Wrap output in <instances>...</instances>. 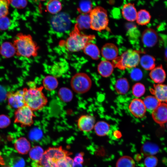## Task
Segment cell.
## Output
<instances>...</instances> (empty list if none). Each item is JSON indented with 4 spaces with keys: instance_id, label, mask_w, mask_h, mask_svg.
Returning a JSON list of instances; mask_svg holds the SVG:
<instances>
[{
    "instance_id": "cell-46",
    "label": "cell",
    "mask_w": 167,
    "mask_h": 167,
    "mask_svg": "<svg viewBox=\"0 0 167 167\" xmlns=\"http://www.w3.org/2000/svg\"><path fill=\"white\" fill-rule=\"evenodd\" d=\"M10 122V119L7 116L4 115H0V128L6 127Z\"/></svg>"
},
{
    "instance_id": "cell-18",
    "label": "cell",
    "mask_w": 167,
    "mask_h": 167,
    "mask_svg": "<svg viewBox=\"0 0 167 167\" xmlns=\"http://www.w3.org/2000/svg\"><path fill=\"white\" fill-rule=\"evenodd\" d=\"M149 76L155 83L161 84L165 80L166 77L165 71L161 65L155 67L151 70Z\"/></svg>"
},
{
    "instance_id": "cell-40",
    "label": "cell",
    "mask_w": 167,
    "mask_h": 167,
    "mask_svg": "<svg viewBox=\"0 0 167 167\" xmlns=\"http://www.w3.org/2000/svg\"><path fill=\"white\" fill-rule=\"evenodd\" d=\"M10 164L11 167H24L25 162L22 158L16 156L11 159Z\"/></svg>"
},
{
    "instance_id": "cell-25",
    "label": "cell",
    "mask_w": 167,
    "mask_h": 167,
    "mask_svg": "<svg viewBox=\"0 0 167 167\" xmlns=\"http://www.w3.org/2000/svg\"><path fill=\"white\" fill-rule=\"evenodd\" d=\"M42 84L44 88L48 91H51L55 90L58 87V82L55 76L48 75L43 79Z\"/></svg>"
},
{
    "instance_id": "cell-53",
    "label": "cell",
    "mask_w": 167,
    "mask_h": 167,
    "mask_svg": "<svg viewBox=\"0 0 167 167\" xmlns=\"http://www.w3.org/2000/svg\"><path fill=\"white\" fill-rule=\"evenodd\" d=\"M166 126H167V123Z\"/></svg>"
},
{
    "instance_id": "cell-49",
    "label": "cell",
    "mask_w": 167,
    "mask_h": 167,
    "mask_svg": "<svg viewBox=\"0 0 167 167\" xmlns=\"http://www.w3.org/2000/svg\"><path fill=\"white\" fill-rule=\"evenodd\" d=\"M0 164L2 165L4 164V160L3 159L1 155V153L0 152Z\"/></svg>"
},
{
    "instance_id": "cell-30",
    "label": "cell",
    "mask_w": 167,
    "mask_h": 167,
    "mask_svg": "<svg viewBox=\"0 0 167 167\" xmlns=\"http://www.w3.org/2000/svg\"><path fill=\"white\" fill-rule=\"evenodd\" d=\"M94 129L96 134L100 136H105L108 133L109 131V126L106 122L100 121L96 123Z\"/></svg>"
},
{
    "instance_id": "cell-12",
    "label": "cell",
    "mask_w": 167,
    "mask_h": 167,
    "mask_svg": "<svg viewBox=\"0 0 167 167\" xmlns=\"http://www.w3.org/2000/svg\"><path fill=\"white\" fill-rule=\"evenodd\" d=\"M141 41L146 47H152L156 44L158 41V36L155 30L152 28H147L143 32Z\"/></svg>"
},
{
    "instance_id": "cell-4",
    "label": "cell",
    "mask_w": 167,
    "mask_h": 167,
    "mask_svg": "<svg viewBox=\"0 0 167 167\" xmlns=\"http://www.w3.org/2000/svg\"><path fill=\"white\" fill-rule=\"evenodd\" d=\"M139 53L138 51L129 49L113 60L114 67L124 70L135 67L139 63Z\"/></svg>"
},
{
    "instance_id": "cell-47",
    "label": "cell",
    "mask_w": 167,
    "mask_h": 167,
    "mask_svg": "<svg viewBox=\"0 0 167 167\" xmlns=\"http://www.w3.org/2000/svg\"><path fill=\"white\" fill-rule=\"evenodd\" d=\"M7 95L4 89L0 86V101L5 99Z\"/></svg>"
},
{
    "instance_id": "cell-7",
    "label": "cell",
    "mask_w": 167,
    "mask_h": 167,
    "mask_svg": "<svg viewBox=\"0 0 167 167\" xmlns=\"http://www.w3.org/2000/svg\"><path fill=\"white\" fill-rule=\"evenodd\" d=\"M35 116L33 111L25 105L15 111L14 122L20 124L22 127L29 126L33 123Z\"/></svg>"
},
{
    "instance_id": "cell-28",
    "label": "cell",
    "mask_w": 167,
    "mask_h": 167,
    "mask_svg": "<svg viewBox=\"0 0 167 167\" xmlns=\"http://www.w3.org/2000/svg\"><path fill=\"white\" fill-rule=\"evenodd\" d=\"M146 109L152 113L161 103L155 96H148L143 101Z\"/></svg>"
},
{
    "instance_id": "cell-50",
    "label": "cell",
    "mask_w": 167,
    "mask_h": 167,
    "mask_svg": "<svg viewBox=\"0 0 167 167\" xmlns=\"http://www.w3.org/2000/svg\"><path fill=\"white\" fill-rule=\"evenodd\" d=\"M165 58L166 61H167V47L166 48L164 54Z\"/></svg>"
},
{
    "instance_id": "cell-21",
    "label": "cell",
    "mask_w": 167,
    "mask_h": 167,
    "mask_svg": "<svg viewBox=\"0 0 167 167\" xmlns=\"http://www.w3.org/2000/svg\"><path fill=\"white\" fill-rule=\"evenodd\" d=\"M16 50L13 44L9 41L3 43L0 46V54L6 58H9L16 54Z\"/></svg>"
},
{
    "instance_id": "cell-38",
    "label": "cell",
    "mask_w": 167,
    "mask_h": 167,
    "mask_svg": "<svg viewBox=\"0 0 167 167\" xmlns=\"http://www.w3.org/2000/svg\"><path fill=\"white\" fill-rule=\"evenodd\" d=\"M73 160L68 156L58 160L56 163L57 167H73Z\"/></svg>"
},
{
    "instance_id": "cell-44",
    "label": "cell",
    "mask_w": 167,
    "mask_h": 167,
    "mask_svg": "<svg viewBox=\"0 0 167 167\" xmlns=\"http://www.w3.org/2000/svg\"><path fill=\"white\" fill-rule=\"evenodd\" d=\"M27 0H11L10 4L17 9H23L27 5Z\"/></svg>"
},
{
    "instance_id": "cell-17",
    "label": "cell",
    "mask_w": 167,
    "mask_h": 167,
    "mask_svg": "<svg viewBox=\"0 0 167 167\" xmlns=\"http://www.w3.org/2000/svg\"><path fill=\"white\" fill-rule=\"evenodd\" d=\"M122 13L126 20L130 22L136 20L137 12L134 3H128L124 4L122 10Z\"/></svg>"
},
{
    "instance_id": "cell-19",
    "label": "cell",
    "mask_w": 167,
    "mask_h": 167,
    "mask_svg": "<svg viewBox=\"0 0 167 167\" xmlns=\"http://www.w3.org/2000/svg\"><path fill=\"white\" fill-rule=\"evenodd\" d=\"M114 67L109 61L104 60L101 61L97 66L98 73L102 76L107 77L111 75L113 71Z\"/></svg>"
},
{
    "instance_id": "cell-48",
    "label": "cell",
    "mask_w": 167,
    "mask_h": 167,
    "mask_svg": "<svg viewBox=\"0 0 167 167\" xmlns=\"http://www.w3.org/2000/svg\"><path fill=\"white\" fill-rule=\"evenodd\" d=\"M135 159L137 161H139L141 159V156L140 154H137L135 156Z\"/></svg>"
},
{
    "instance_id": "cell-36",
    "label": "cell",
    "mask_w": 167,
    "mask_h": 167,
    "mask_svg": "<svg viewBox=\"0 0 167 167\" xmlns=\"http://www.w3.org/2000/svg\"><path fill=\"white\" fill-rule=\"evenodd\" d=\"M92 4L89 0H82L79 3L78 10L81 14H88L92 10Z\"/></svg>"
},
{
    "instance_id": "cell-13",
    "label": "cell",
    "mask_w": 167,
    "mask_h": 167,
    "mask_svg": "<svg viewBox=\"0 0 167 167\" xmlns=\"http://www.w3.org/2000/svg\"><path fill=\"white\" fill-rule=\"evenodd\" d=\"M71 154V152L63 149L62 147H49L44 152L43 155L56 163L58 160Z\"/></svg>"
},
{
    "instance_id": "cell-22",
    "label": "cell",
    "mask_w": 167,
    "mask_h": 167,
    "mask_svg": "<svg viewBox=\"0 0 167 167\" xmlns=\"http://www.w3.org/2000/svg\"><path fill=\"white\" fill-rule=\"evenodd\" d=\"M159 150L158 146L152 142H147L142 146L141 152L144 156H148L157 154Z\"/></svg>"
},
{
    "instance_id": "cell-43",
    "label": "cell",
    "mask_w": 167,
    "mask_h": 167,
    "mask_svg": "<svg viewBox=\"0 0 167 167\" xmlns=\"http://www.w3.org/2000/svg\"><path fill=\"white\" fill-rule=\"evenodd\" d=\"M158 159L153 156H147L144 161L146 167H155L158 163Z\"/></svg>"
},
{
    "instance_id": "cell-1",
    "label": "cell",
    "mask_w": 167,
    "mask_h": 167,
    "mask_svg": "<svg viewBox=\"0 0 167 167\" xmlns=\"http://www.w3.org/2000/svg\"><path fill=\"white\" fill-rule=\"evenodd\" d=\"M13 44L18 56L29 58L37 55L39 47L29 34L18 33Z\"/></svg>"
},
{
    "instance_id": "cell-31",
    "label": "cell",
    "mask_w": 167,
    "mask_h": 167,
    "mask_svg": "<svg viewBox=\"0 0 167 167\" xmlns=\"http://www.w3.org/2000/svg\"><path fill=\"white\" fill-rule=\"evenodd\" d=\"M46 7L49 13L56 14L61 11L62 5L58 0H49L47 3Z\"/></svg>"
},
{
    "instance_id": "cell-52",
    "label": "cell",
    "mask_w": 167,
    "mask_h": 167,
    "mask_svg": "<svg viewBox=\"0 0 167 167\" xmlns=\"http://www.w3.org/2000/svg\"><path fill=\"white\" fill-rule=\"evenodd\" d=\"M9 167L7 166H4V167Z\"/></svg>"
},
{
    "instance_id": "cell-6",
    "label": "cell",
    "mask_w": 167,
    "mask_h": 167,
    "mask_svg": "<svg viewBox=\"0 0 167 167\" xmlns=\"http://www.w3.org/2000/svg\"><path fill=\"white\" fill-rule=\"evenodd\" d=\"M70 85L73 90L78 94H83L88 92L92 85V80L86 74L79 72L72 77Z\"/></svg>"
},
{
    "instance_id": "cell-41",
    "label": "cell",
    "mask_w": 167,
    "mask_h": 167,
    "mask_svg": "<svg viewBox=\"0 0 167 167\" xmlns=\"http://www.w3.org/2000/svg\"><path fill=\"white\" fill-rule=\"evenodd\" d=\"M130 76L132 79L134 81H139L143 77V72L140 69L135 67L131 71Z\"/></svg>"
},
{
    "instance_id": "cell-33",
    "label": "cell",
    "mask_w": 167,
    "mask_h": 167,
    "mask_svg": "<svg viewBox=\"0 0 167 167\" xmlns=\"http://www.w3.org/2000/svg\"><path fill=\"white\" fill-rule=\"evenodd\" d=\"M58 94L61 100L66 102L71 101L73 97L72 91L66 87L61 88L58 90Z\"/></svg>"
},
{
    "instance_id": "cell-16",
    "label": "cell",
    "mask_w": 167,
    "mask_h": 167,
    "mask_svg": "<svg viewBox=\"0 0 167 167\" xmlns=\"http://www.w3.org/2000/svg\"><path fill=\"white\" fill-rule=\"evenodd\" d=\"M150 91L160 101L167 104V85L161 84H154V88Z\"/></svg>"
},
{
    "instance_id": "cell-27",
    "label": "cell",
    "mask_w": 167,
    "mask_h": 167,
    "mask_svg": "<svg viewBox=\"0 0 167 167\" xmlns=\"http://www.w3.org/2000/svg\"><path fill=\"white\" fill-rule=\"evenodd\" d=\"M151 15L149 12L145 9H141L137 12L136 22L141 25H144L149 23Z\"/></svg>"
},
{
    "instance_id": "cell-15",
    "label": "cell",
    "mask_w": 167,
    "mask_h": 167,
    "mask_svg": "<svg viewBox=\"0 0 167 167\" xmlns=\"http://www.w3.org/2000/svg\"><path fill=\"white\" fill-rule=\"evenodd\" d=\"M118 49L117 46L112 43L105 44L101 49L102 56L106 60H113L118 57Z\"/></svg>"
},
{
    "instance_id": "cell-51",
    "label": "cell",
    "mask_w": 167,
    "mask_h": 167,
    "mask_svg": "<svg viewBox=\"0 0 167 167\" xmlns=\"http://www.w3.org/2000/svg\"><path fill=\"white\" fill-rule=\"evenodd\" d=\"M40 0L41 1H46V0Z\"/></svg>"
},
{
    "instance_id": "cell-32",
    "label": "cell",
    "mask_w": 167,
    "mask_h": 167,
    "mask_svg": "<svg viewBox=\"0 0 167 167\" xmlns=\"http://www.w3.org/2000/svg\"><path fill=\"white\" fill-rule=\"evenodd\" d=\"M44 152L43 149L40 146H36L31 148L29 151L30 158L35 162L39 161L42 157Z\"/></svg>"
},
{
    "instance_id": "cell-5",
    "label": "cell",
    "mask_w": 167,
    "mask_h": 167,
    "mask_svg": "<svg viewBox=\"0 0 167 167\" xmlns=\"http://www.w3.org/2000/svg\"><path fill=\"white\" fill-rule=\"evenodd\" d=\"M89 13L91 29L100 32L107 28L109 19L107 11L105 9L97 6L92 9Z\"/></svg>"
},
{
    "instance_id": "cell-45",
    "label": "cell",
    "mask_w": 167,
    "mask_h": 167,
    "mask_svg": "<svg viewBox=\"0 0 167 167\" xmlns=\"http://www.w3.org/2000/svg\"><path fill=\"white\" fill-rule=\"evenodd\" d=\"M83 152L78 153L74 158L73 162V167H81L84 162Z\"/></svg>"
},
{
    "instance_id": "cell-20",
    "label": "cell",
    "mask_w": 167,
    "mask_h": 167,
    "mask_svg": "<svg viewBox=\"0 0 167 167\" xmlns=\"http://www.w3.org/2000/svg\"><path fill=\"white\" fill-rule=\"evenodd\" d=\"M14 146L15 149L19 153L25 154L30 150L31 145L29 141L26 138L21 137L16 140Z\"/></svg>"
},
{
    "instance_id": "cell-8",
    "label": "cell",
    "mask_w": 167,
    "mask_h": 167,
    "mask_svg": "<svg viewBox=\"0 0 167 167\" xmlns=\"http://www.w3.org/2000/svg\"><path fill=\"white\" fill-rule=\"evenodd\" d=\"M51 21L53 28L58 31L67 30L70 25V20L69 16L63 13L58 14L54 16Z\"/></svg>"
},
{
    "instance_id": "cell-2",
    "label": "cell",
    "mask_w": 167,
    "mask_h": 167,
    "mask_svg": "<svg viewBox=\"0 0 167 167\" xmlns=\"http://www.w3.org/2000/svg\"><path fill=\"white\" fill-rule=\"evenodd\" d=\"M43 86L23 89L25 105L33 111L42 109L47 104L48 99L44 94Z\"/></svg>"
},
{
    "instance_id": "cell-37",
    "label": "cell",
    "mask_w": 167,
    "mask_h": 167,
    "mask_svg": "<svg viewBox=\"0 0 167 167\" xmlns=\"http://www.w3.org/2000/svg\"><path fill=\"white\" fill-rule=\"evenodd\" d=\"M145 86L141 83H136L132 87V93L134 96L137 97H139L142 96L145 93Z\"/></svg>"
},
{
    "instance_id": "cell-10",
    "label": "cell",
    "mask_w": 167,
    "mask_h": 167,
    "mask_svg": "<svg viewBox=\"0 0 167 167\" xmlns=\"http://www.w3.org/2000/svg\"><path fill=\"white\" fill-rule=\"evenodd\" d=\"M130 111L135 117L141 118L145 115L146 109L143 101L139 98L133 99L129 106Z\"/></svg>"
},
{
    "instance_id": "cell-11",
    "label": "cell",
    "mask_w": 167,
    "mask_h": 167,
    "mask_svg": "<svg viewBox=\"0 0 167 167\" xmlns=\"http://www.w3.org/2000/svg\"><path fill=\"white\" fill-rule=\"evenodd\" d=\"M155 122L161 126L167 122V104L161 103L152 113Z\"/></svg>"
},
{
    "instance_id": "cell-29",
    "label": "cell",
    "mask_w": 167,
    "mask_h": 167,
    "mask_svg": "<svg viewBox=\"0 0 167 167\" xmlns=\"http://www.w3.org/2000/svg\"><path fill=\"white\" fill-rule=\"evenodd\" d=\"M129 88V83L126 79L122 78L117 80L115 84V89L118 93L125 94L128 91Z\"/></svg>"
},
{
    "instance_id": "cell-3",
    "label": "cell",
    "mask_w": 167,
    "mask_h": 167,
    "mask_svg": "<svg viewBox=\"0 0 167 167\" xmlns=\"http://www.w3.org/2000/svg\"><path fill=\"white\" fill-rule=\"evenodd\" d=\"M95 38L94 35L81 33L79 30L75 26L74 29L65 41V47L70 52L79 51L83 50L86 45Z\"/></svg>"
},
{
    "instance_id": "cell-24",
    "label": "cell",
    "mask_w": 167,
    "mask_h": 167,
    "mask_svg": "<svg viewBox=\"0 0 167 167\" xmlns=\"http://www.w3.org/2000/svg\"><path fill=\"white\" fill-rule=\"evenodd\" d=\"M84 53L92 59L97 60L100 58V52L97 46L91 42L88 43L83 49Z\"/></svg>"
},
{
    "instance_id": "cell-23",
    "label": "cell",
    "mask_w": 167,
    "mask_h": 167,
    "mask_svg": "<svg viewBox=\"0 0 167 167\" xmlns=\"http://www.w3.org/2000/svg\"><path fill=\"white\" fill-rule=\"evenodd\" d=\"M155 58L149 54H144L140 58L139 63L141 66L147 71L151 70L155 67Z\"/></svg>"
},
{
    "instance_id": "cell-26",
    "label": "cell",
    "mask_w": 167,
    "mask_h": 167,
    "mask_svg": "<svg viewBox=\"0 0 167 167\" xmlns=\"http://www.w3.org/2000/svg\"><path fill=\"white\" fill-rule=\"evenodd\" d=\"M75 27L79 29H87L90 28V20L89 15L81 14L76 19Z\"/></svg>"
},
{
    "instance_id": "cell-34",
    "label": "cell",
    "mask_w": 167,
    "mask_h": 167,
    "mask_svg": "<svg viewBox=\"0 0 167 167\" xmlns=\"http://www.w3.org/2000/svg\"><path fill=\"white\" fill-rule=\"evenodd\" d=\"M135 162L134 160L128 156H123L117 161L116 167H135Z\"/></svg>"
},
{
    "instance_id": "cell-42",
    "label": "cell",
    "mask_w": 167,
    "mask_h": 167,
    "mask_svg": "<svg viewBox=\"0 0 167 167\" xmlns=\"http://www.w3.org/2000/svg\"><path fill=\"white\" fill-rule=\"evenodd\" d=\"M11 24L10 19L6 16L0 18V30H7L10 28Z\"/></svg>"
},
{
    "instance_id": "cell-14",
    "label": "cell",
    "mask_w": 167,
    "mask_h": 167,
    "mask_svg": "<svg viewBox=\"0 0 167 167\" xmlns=\"http://www.w3.org/2000/svg\"><path fill=\"white\" fill-rule=\"evenodd\" d=\"M95 122V119L93 116L88 115H84L78 118L77 126L80 131L89 132L94 128Z\"/></svg>"
},
{
    "instance_id": "cell-39",
    "label": "cell",
    "mask_w": 167,
    "mask_h": 167,
    "mask_svg": "<svg viewBox=\"0 0 167 167\" xmlns=\"http://www.w3.org/2000/svg\"><path fill=\"white\" fill-rule=\"evenodd\" d=\"M11 0H0V18L7 16Z\"/></svg>"
},
{
    "instance_id": "cell-9",
    "label": "cell",
    "mask_w": 167,
    "mask_h": 167,
    "mask_svg": "<svg viewBox=\"0 0 167 167\" xmlns=\"http://www.w3.org/2000/svg\"><path fill=\"white\" fill-rule=\"evenodd\" d=\"M7 97L8 105L12 108L18 109L25 105L23 90L8 93Z\"/></svg>"
},
{
    "instance_id": "cell-35",
    "label": "cell",
    "mask_w": 167,
    "mask_h": 167,
    "mask_svg": "<svg viewBox=\"0 0 167 167\" xmlns=\"http://www.w3.org/2000/svg\"><path fill=\"white\" fill-rule=\"evenodd\" d=\"M34 167H57L56 162L43 155L41 159L33 164Z\"/></svg>"
}]
</instances>
